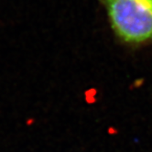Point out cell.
<instances>
[{"label": "cell", "mask_w": 152, "mask_h": 152, "mask_svg": "<svg viewBox=\"0 0 152 152\" xmlns=\"http://www.w3.org/2000/svg\"><path fill=\"white\" fill-rule=\"evenodd\" d=\"M115 33L138 44L152 39V0H103Z\"/></svg>", "instance_id": "6da1fadb"}]
</instances>
